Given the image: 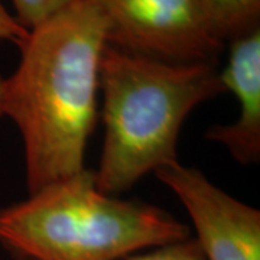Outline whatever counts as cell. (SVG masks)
I'll list each match as a JSON object with an SVG mask.
<instances>
[{
  "label": "cell",
  "mask_w": 260,
  "mask_h": 260,
  "mask_svg": "<svg viewBox=\"0 0 260 260\" xmlns=\"http://www.w3.org/2000/svg\"><path fill=\"white\" fill-rule=\"evenodd\" d=\"M107 22L94 0H75L29 30L5 80L2 114L18 126L29 194L83 171L97 120Z\"/></svg>",
  "instance_id": "6da1fadb"
},
{
  "label": "cell",
  "mask_w": 260,
  "mask_h": 260,
  "mask_svg": "<svg viewBox=\"0 0 260 260\" xmlns=\"http://www.w3.org/2000/svg\"><path fill=\"white\" fill-rule=\"evenodd\" d=\"M103 140L95 172L103 192H126L178 160L179 132L201 103L225 93L218 64H174L107 45L100 65Z\"/></svg>",
  "instance_id": "7a4b0ae2"
},
{
  "label": "cell",
  "mask_w": 260,
  "mask_h": 260,
  "mask_svg": "<svg viewBox=\"0 0 260 260\" xmlns=\"http://www.w3.org/2000/svg\"><path fill=\"white\" fill-rule=\"evenodd\" d=\"M188 237L165 210L103 192L87 168L0 208V243L23 260H121Z\"/></svg>",
  "instance_id": "3957f363"
},
{
  "label": "cell",
  "mask_w": 260,
  "mask_h": 260,
  "mask_svg": "<svg viewBox=\"0 0 260 260\" xmlns=\"http://www.w3.org/2000/svg\"><path fill=\"white\" fill-rule=\"evenodd\" d=\"M107 44L174 64L220 62L225 44L211 34L200 0H94Z\"/></svg>",
  "instance_id": "277c9868"
},
{
  "label": "cell",
  "mask_w": 260,
  "mask_h": 260,
  "mask_svg": "<svg viewBox=\"0 0 260 260\" xmlns=\"http://www.w3.org/2000/svg\"><path fill=\"white\" fill-rule=\"evenodd\" d=\"M177 195L205 260H260V211L227 194L192 167L175 160L155 172Z\"/></svg>",
  "instance_id": "5b68a950"
},
{
  "label": "cell",
  "mask_w": 260,
  "mask_h": 260,
  "mask_svg": "<svg viewBox=\"0 0 260 260\" xmlns=\"http://www.w3.org/2000/svg\"><path fill=\"white\" fill-rule=\"evenodd\" d=\"M221 73L225 91L239 102V116L230 124H215L205 138L223 145L240 165L260 162V28L229 42Z\"/></svg>",
  "instance_id": "8992f818"
},
{
  "label": "cell",
  "mask_w": 260,
  "mask_h": 260,
  "mask_svg": "<svg viewBox=\"0 0 260 260\" xmlns=\"http://www.w3.org/2000/svg\"><path fill=\"white\" fill-rule=\"evenodd\" d=\"M207 25L223 44L260 28V0H200Z\"/></svg>",
  "instance_id": "52a82bcc"
},
{
  "label": "cell",
  "mask_w": 260,
  "mask_h": 260,
  "mask_svg": "<svg viewBox=\"0 0 260 260\" xmlns=\"http://www.w3.org/2000/svg\"><path fill=\"white\" fill-rule=\"evenodd\" d=\"M75 0H12L16 12L15 19L25 29L32 30L55 16Z\"/></svg>",
  "instance_id": "ba28073f"
},
{
  "label": "cell",
  "mask_w": 260,
  "mask_h": 260,
  "mask_svg": "<svg viewBox=\"0 0 260 260\" xmlns=\"http://www.w3.org/2000/svg\"><path fill=\"white\" fill-rule=\"evenodd\" d=\"M121 260H205V257L195 239L188 237L181 242L135 253Z\"/></svg>",
  "instance_id": "9c48e42d"
},
{
  "label": "cell",
  "mask_w": 260,
  "mask_h": 260,
  "mask_svg": "<svg viewBox=\"0 0 260 260\" xmlns=\"http://www.w3.org/2000/svg\"><path fill=\"white\" fill-rule=\"evenodd\" d=\"M28 29L19 25L15 16H12L8 9L3 6V3L0 2V39L9 41V42H13L18 47H20L25 42V39L28 38Z\"/></svg>",
  "instance_id": "30bf717a"
},
{
  "label": "cell",
  "mask_w": 260,
  "mask_h": 260,
  "mask_svg": "<svg viewBox=\"0 0 260 260\" xmlns=\"http://www.w3.org/2000/svg\"><path fill=\"white\" fill-rule=\"evenodd\" d=\"M3 87H5V78L0 75V117L3 116V114H2V95H3Z\"/></svg>",
  "instance_id": "8fae6325"
},
{
  "label": "cell",
  "mask_w": 260,
  "mask_h": 260,
  "mask_svg": "<svg viewBox=\"0 0 260 260\" xmlns=\"http://www.w3.org/2000/svg\"><path fill=\"white\" fill-rule=\"evenodd\" d=\"M12 260H23V259H19V257H15V259H12Z\"/></svg>",
  "instance_id": "7c38bea8"
}]
</instances>
